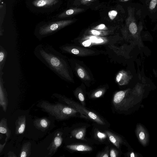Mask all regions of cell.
<instances>
[{
	"label": "cell",
	"instance_id": "9a60e30c",
	"mask_svg": "<svg viewBox=\"0 0 157 157\" xmlns=\"http://www.w3.org/2000/svg\"><path fill=\"white\" fill-rule=\"evenodd\" d=\"M66 147L71 150L78 151H89L92 150V148L91 147L84 144L68 145Z\"/></svg>",
	"mask_w": 157,
	"mask_h": 157
},
{
	"label": "cell",
	"instance_id": "ba28073f",
	"mask_svg": "<svg viewBox=\"0 0 157 157\" xmlns=\"http://www.w3.org/2000/svg\"><path fill=\"white\" fill-rule=\"evenodd\" d=\"M62 139L61 132L58 133L55 136V137L49 147V153L51 155L52 153H55L57 148L62 144Z\"/></svg>",
	"mask_w": 157,
	"mask_h": 157
},
{
	"label": "cell",
	"instance_id": "1f68e13d",
	"mask_svg": "<svg viewBox=\"0 0 157 157\" xmlns=\"http://www.w3.org/2000/svg\"><path fill=\"white\" fill-rule=\"evenodd\" d=\"M91 43V41L90 40H88L85 41L82 43V45L85 47L89 46Z\"/></svg>",
	"mask_w": 157,
	"mask_h": 157
},
{
	"label": "cell",
	"instance_id": "30bf717a",
	"mask_svg": "<svg viewBox=\"0 0 157 157\" xmlns=\"http://www.w3.org/2000/svg\"><path fill=\"white\" fill-rule=\"evenodd\" d=\"M84 10L83 9L76 7L71 8L59 14L58 16V17L60 18H63L68 17L81 13Z\"/></svg>",
	"mask_w": 157,
	"mask_h": 157
},
{
	"label": "cell",
	"instance_id": "603a6c76",
	"mask_svg": "<svg viewBox=\"0 0 157 157\" xmlns=\"http://www.w3.org/2000/svg\"><path fill=\"white\" fill-rule=\"evenodd\" d=\"M117 12L115 10H112L109 11L108 13V15L111 20H113L116 17Z\"/></svg>",
	"mask_w": 157,
	"mask_h": 157
},
{
	"label": "cell",
	"instance_id": "d6986e66",
	"mask_svg": "<svg viewBox=\"0 0 157 157\" xmlns=\"http://www.w3.org/2000/svg\"><path fill=\"white\" fill-rule=\"evenodd\" d=\"M48 121L43 118L37 119L34 121V123L37 128H45L48 125Z\"/></svg>",
	"mask_w": 157,
	"mask_h": 157
},
{
	"label": "cell",
	"instance_id": "8992f818",
	"mask_svg": "<svg viewBox=\"0 0 157 157\" xmlns=\"http://www.w3.org/2000/svg\"><path fill=\"white\" fill-rule=\"evenodd\" d=\"M3 72H0V105L6 112L8 105L7 94L4 86Z\"/></svg>",
	"mask_w": 157,
	"mask_h": 157
},
{
	"label": "cell",
	"instance_id": "277c9868",
	"mask_svg": "<svg viewBox=\"0 0 157 157\" xmlns=\"http://www.w3.org/2000/svg\"><path fill=\"white\" fill-rule=\"evenodd\" d=\"M63 101L70 106L72 107L78 112L85 115L87 117L101 125L105 124V122L98 116L94 113L86 109L84 107L76 102L65 98H62Z\"/></svg>",
	"mask_w": 157,
	"mask_h": 157
},
{
	"label": "cell",
	"instance_id": "e0dca14e",
	"mask_svg": "<svg viewBox=\"0 0 157 157\" xmlns=\"http://www.w3.org/2000/svg\"><path fill=\"white\" fill-rule=\"evenodd\" d=\"M7 56V52L2 45L0 46V72H3Z\"/></svg>",
	"mask_w": 157,
	"mask_h": 157
},
{
	"label": "cell",
	"instance_id": "cb8c5ba5",
	"mask_svg": "<svg viewBox=\"0 0 157 157\" xmlns=\"http://www.w3.org/2000/svg\"><path fill=\"white\" fill-rule=\"evenodd\" d=\"M77 98L80 101L83 106L85 105V98L83 94L81 92H79L77 95Z\"/></svg>",
	"mask_w": 157,
	"mask_h": 157
},
{
	"label": "cell",
	"instance_id": "5bb4252c",
	"mask_svg": "<svg viewBox=\"0 0 157 157\" xmlns=\"http://www.w3.org/2000/svg\"><path fill=\"white\" fill-rule=\"evenodd\" d=\"M86 131V128L82 127L73 130L71 132V134L74 137L77 139L86 141L84 138Z\"/></svg>",
	"mask_w": 157,
	"mask_h": 157
},
{
	"label": "cell",
	"instance_id": "5b68a950",
	"mask_svg": "<svg viewBox=\"0 0 157 157\" xmlns=\"http://www.w3.org/2000/svg\"><path fill=\"white\" fill-rule=\"evenodd\" d=\"M133 8H128V17L126 20V22L130 33L133 35H135L137 33L138 28Z\"/></svg>",
	"mask_w": 157,
	"mask_h": 157
},
{
	"label": "cell",
	"instance_id": "d6a6232c",
	"mask_svg": "<svg viewBox=\"0 0 157 157\" xmlns=\"http://www.w3.org/2000/svg\"><path fill=\"white\" fill-rule=\"evenodd\" d=\"M8 139L7 138H6L5 142L4 144L2 145L1 144H0V152H1L2 151L5 146V145L6 142L7 140Z\"/></svg>",
	"mask_w": 157,
	"mask_h": 157
},
{
	"label": "cell",
	"instance_id": "44dd1931",
	"mask_svg": "<svg viewBox=\"0 0 157 157\" xmlns=\"http://www.w3.org/2000/svg\"><path fill=\"white\" fill-rule=\"evenodd\" d=\"M96 0H75L78 4L81 5H87L92 3Z\"/></svg>",
	"mask_w": 157,
	"mask_h": 157
},
{
	"label": "cell",
	"instance_id": "7a4b0ae2",
	"mask_svg": "<svg viewBox=\"0 0 157 157\" xmlns=\"http://www.w3.org/2000/svg\"><path fill=\"white\" fill-rule=\"evenodd\" d=\"M40 106L45 111L59 120L75 116L78 112L72 107L59 103L52 104L43 101L40 104Z\"/></svg>",
	"mask_w": 157,
	"mask_h": 157
},
{
	"label": "cell",
	"instance_id": "d4e9b609",
	"mask_svg": "<svg viewBox=\"0 0 157 157\" xmlns=\"http://www.w3.org/2000/svg\"><path fill=\"white\" fill-rule=\"evenodd\" d=\"M126 75H127L125 73L122 72L119 73L116 77L117 81L119 82L122 80L123 78H127V77L124 78Z\"/></svg>",
	"mask_w": 157,
	"mask_h": 157
},
{
	"label": "cell",
	"instance_id": "7c38bea8",
	"mask_svg": "<svg viewBox=\"0 0 157 157\" xmlns=\"http://www.w3.org/2000/svg\"><path fill=\"white\" fill-rule=\"evenodd\" d=\"M105 132L110 142L119 148L120 144L122 142V140L121 137L109 131H105Z\"/></svg>",
	"mask_w": 157,
	"mask_h": 157
},
{
	"label": "cell",
	"instance_id": "f546056e",
	"mask_svg": "<svg viewBox=\"0 0 157 157\" xmlns=\"http://www.w3.org/2000/svg\"><path fill=\"white\" fill-rule=\"evenodd\" d=\"M97 156V157H108L109 156L108 154V151L99 153Z\"/></svg>",
	"mask_w": 157,
	"mask_h": 157
},
{
	"label": "cell",
	"instance_id": "3957f363",
	"mask_svg": "<svg viewBox=\"0 0 157 157\" xmlns=\"http://www.w3.org/2000/svg\"><path fill=\"white\" fill-rule=\"evenodd\" d=\"M73 20H63L48 23L38 26L34 34L39 40L52 35L59 30L73 23Z\"/></svg>",
	"mask_w": 157,
	"mask_h": 157
},
{
	"label": "cell",
	"instance_id": "ac0fdd59",
	"mask_svg": "<svg viewBox=\"0 0 157 157\" xmlns=\"http://www.w3.org/2000/svg\"><path fill=\"white\" fill-rule=\"evenodd\" d=\"M31 144L30 142L25 143L23 146L20 153V157L29 156L30 154Z\"/></svg>",
	"mask_w": 157,
	"mask_h": 157
},
{
	"label": "cell",
	"instance_id": "7402d4cb",
	"mask_svg": "<svg viewBox=\"0 0 157 157\" xmlns=\"http://www.w3.org/2000/svg\"><path fill=\"white\" fill-rule=\"evenodd\" d=\"M104 92V90H98L94 93L91 96V97L92 98H98L101 96Z\"/></svg>",
	"mask_w": 157,
	"mask_h": 157
},
{
	"label": "cell",
	"instance_id": "d590c367",
	"mask_svg": "<svg viewBox=\"0 0 157 157\" xmlns=\"http://www.w3.org/2000/svg\"><path fill=\"white\" fill-rule=\"evenodd\" d=\"M130 157H135L134 154L133 153H132L130 154Z\"/></svg>",
	"mask_w": 157,
	"mask_h": 157
},
{
	"label": "cell",
	"instance_id": "52a82bcc",
	"mask_svg": "<svg viewBox=\"0 0 157 157\" xmlns=\"http://www.w3.org/2000/svg\"><path fill=\"white\" fill-rule=\"evenodd\" d=\"M59 0H34L33 5L35 7L40 8L50 7L56 4Z\"/></svg>",
	"mask_w": 157,
	"mask_h": 157
},
{
	"label": "cell",
	"instance_id": "8d00e7d4",
	"mask_svg": "<svg viewBox=\"0 0 157 157\" xmlns=\"http://www.w3.org/2000/svg\"><path fill=\"white\" fill-rule=\"evenodd\" d=\"M129 0H119V1L121 2H124L127 1Z\"/></svg>",
	"mask_w": 157,
	"mask_h": 157
},
{
	"label": "cell",
	"instance_id": "83f0119b",
	"mask_svg": "<svg viewBox=\"0 0 157 157\" xmlns=\"http://www.w3.org/2000/svg\"><path fill=\"white\" fill-rule=\"evenodd\" d=\"M77 73L79 76L81 78H83L85 76V73L84 71L81 68H79L77 70Z\"/></svg>",
	"mask_w": 157,
	"mask_h": 157
},
{
	"label": "cell",
	"instance_id": "4dcf8cb0",
	"mask_svg": "<svg viewBox=\"0 0 157 157\" xmlns=\"http://www.w3.org/2000/svg\"><path fill=\"white\" fill-rule=\"evenodd\" d=\"M97 136L98 138L100 139H104L106 137L105 134L103 133H101L100 132H98Z\"/></svg>",
	"mask_w": 157,
	"mask_h": 157
},
{
	"label": "cell",
	"instance_id": "ffe728a7",
	"mask_svg": "<svg viewBox=\"0 0 157 157\" xmlns=\"http://www.w3.org/2000/svg\"><path fill=\"white\" fill-rule=\"evenodd\" d=\"M90 32L92 35L95 36H98L101 34H105L107 33L106 31H99L94 29L91 30Z\"/></svg>",
	"mask_w": 157,
	"mask_h": 157
},
{
	"label": "cell",
	"instance_id": "4fadbf2b",
	"mask_svg": "<svg viewBox=\"0 0 157 157\" xmlns=\"http://www.w3.org/2000/svg\"><path fill=\"white\" fill-rule=\"evenodd\" d=\"M126 92L124 91H120L116 93L114 95L113 102L116 108L119 107L125 95Z\"/></svg>",
	"mask_w": 157,
	"mask_h": 157
},
{
	"label": "cell",
	"instance_id": "6da1fadb",
	"mask_svg": "<svg viewBox=\"0 0 157 157\" xmlns=\"http://www.w3.org/2000/svg\"><path fill=\"white\" fill-rule=\"evenodd\" d=\"M33 53L36 57L61 79L71 80L69 67L66 57L53 46L46 43L35 47Z\"/></svg>",
	"mask_w": 157,
	"mask_h": 157
},
{
	"label": "cell",
	"instance_id": "9c48e42d",
	"mask_svg": "<svg viewBox=\"0 0 157 157\" xmlns=\"http://www.w3.org/2000/svg\"><path fill=\"white\" fill-rule=\"evenodd\" d=\"M26 117L25 116L19 117L15 122V133L19 134L23 133L25 129Z\"/></svg>",
	"mask_w": 157,
	"mask_h": 157
},
{
	"label": "cell",
	"instance_id": "8fae6325",
	"mask_svg": "<svg viewBox=\"0 0 157 157\" xmlns=\"http://www.w3.org/2000/svg\"><path fill=\"white\" fill-rule=\"evenodd\" d=\"M136 133L142 144L144 145H146L147 142L148 137L144 129L141 125H139L137 127Z\"/></svg>",
	"mask_w": 157,
	"mask_h": 157
},
{
	"label": "cell",
	"instance_id": "2e32d148",
	"mask_svg": "<svg viewBox=\"0 0 157 157\" xmlns=\"http://www.w3.org/2000/svg\"><path fill=\"white\" fill-rule=\"evenodd\" d=\"M0 132L5 134L8 139L10 137L11 132L8 127L7 120L5 118L2 119L0 122Z\"/></svg>",
	"mask_w": 157,
	"mask_h": 157
},
{
	"label": "cell",
	"instance_id": "f1b7e54d",
	"mask_svg": "<svg viewBox=\"0 0 157 157\" xmlns=\"http://www.w3.org/2000/svg\"><path fill=\"white\" fill-rule=\"evenodd\" d=\"M118 155V152L114 149H111L110 152V156L111 157H116Z\"/></svg>",
	"mask_w": 157,
	"mask_h": 157
},
{
	"label": "cell",
	"instance_id": "836d02e7",
	"mask_svg": "<svg viewBox=\"0 0 157 157\" xmlns=\"http://www.w3.org/2000/svg\"><path fill=\"white\" fill-rule=\"evenodd\" d=\"M103 42V40L101 39H97L95 42L96 43H101Z\"/></svg>",
	"mask_w": 157,
	"mask_h": 157
},
{
	"label": "cell",
	"instance_id": "e575fe53",
	"mask_svg": "<svg viewBox=\"0 0 157 157\" xmlns=\"http://www.w3.org/2000/svg\"><path fill=\"white\" fill-rule=\"evenodd\" d=\"M97 38L94 36L90 37V40L93 42H95V41L97 40Z\"/></svg>",
	"mask_w": 157,
	"mask_h": 157
},
{
	"label": "cell",
	"instance_id": "484cf974",
	"mask_svg": "<svg viewBox=\"0 0 157 157\" xmlns=\"http://www.w3.org/2000/svg\"><path fill=\"white\" fill-rule=\"evenodd\" d=\"M94 29L97 30H102L107 29V28L104 24H100L93 28Z\"/></svg>",
	"mask_w": 157,
	"mask_h": 157
},
{
	"label": "cell",
	"instance_id": "4316f807",
	"mask_svg": "<svg viewBox=\"0 0 157 157\" xmlns=\"http://www.w3.org/2000/svg\"><path fill=\"white\" fill-rule=\"evenodd\" d=\"M157 4V0H151L149 6V8L150 10H153Z\"/></svg>",
	"mask_w": 157,
	"mask_h": 157
}]
</instances>
